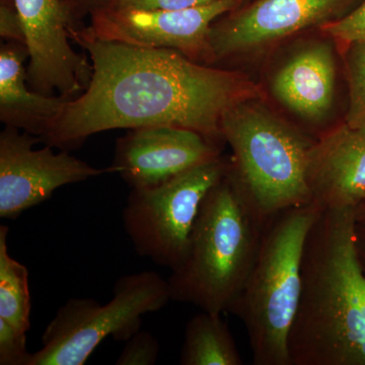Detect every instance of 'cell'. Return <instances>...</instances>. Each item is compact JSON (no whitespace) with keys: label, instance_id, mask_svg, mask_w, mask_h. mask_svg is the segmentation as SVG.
Returning a JSON list of instances; mask_svg holds the SVG:
<instances>
[{"label":"cell","instance_id":"obj_24","mask_svg":"<svg viewBox=\"0 0 365 365\" xmlns=\"http://www.w3.org/2000/svg\"><path fill=\"white\" fill-rule=\"evenodd\" d=\"M69 16L76 24L81 26V21L88 14H93L101 9H107L110 0H61Z\"/></svg>","mask_w":365,"mask_h":365},{"label":"cell","instance_id":"obj_21","mask_svg":"<svg viewBox=\"0 0 365 365\" xmlns=\"http://www.w3.org/2000/svg\"><path fill=\"white\" fill-rule=\"evenodd\" d=\"M26 333L0 319V365H26Z\"/></svg>","mask_w":365,"mask_h":365},{"label":"cell","instance_id":"obj_6","mask_svg":"<svg viewBox=\"0 0 365 365\" xmlns=\"http://www.w3.org/2000/svg\"><path fill=\"white\" fill-rule=\"evenodd\" d=\"M113 292L106 304L69 299L46 327L42 347L31 353L26 365H83L106 338L126 342L141 330L143 316L172 300L169 282L153 271L119 278Z\"/></svg>","mask_w":365,"mask_h":365},{"label":"cell","instance_id":"obj_2","mask_svg":"<svg viewBox=\"0 0 365 365\" xmlns=\"http://www.w3.org/2000/svg\"><path fill=\"white\" fill-rule=\"evenodd\" d=\"M355 208L322 211L307 235L290 365H365V273Z\"/></svg>","mask_w":365,"mask_h":365},{"label":"cell","instance_id":"obj_8","mask_svg":"<svg viewBox=\"0 0 365 365\" xmlns=\"http://www.w3.org/2000/svg\"><path fill=\"white\" fill-rule=\"evenodd\" d=\"M241 0H220L180 11L104 9L91 16L86 31L98 40L146 48L172 49L198 63H215L211 26L237 9Z\"/></svg>","mask_w":365,"mask_h":365},{"label":"cell","instance_id":"obj_18","mask_svg":"<svg viewBox=\"0 0 365 365\" xmlns=\"http://www.w3.org/2000/svg\"><path fill=\"white\" fill-rule=\"evenodd\" d=\"M349 108L345 123L365 128V42L349 46L347 55Z\"/></svg>","mask_w":365,"mask_h":365},{"label":"cell","instance_id":"obj_7","mask_svg":"<svg viewBox=\"0 0 365 365\" xmlns=\"http://www.w3.org/2000/svg\"><path fill=\"white\" fill-rule=\"evenodd\" d=\"M228 169L220 157L158 186L132 189L122 220L136 253L170 271L179 267L204 199Z\"/></svg>","mask_w":365,"mask_h":365},{"label":"cell","instance_id":"obj_20","mask_svg":"<svg viewBox=\"0 0 365 365\" xmlns=\"http://www.w3.org/2000/svg\"><path fill=\"white\" fill-rule=\"evenodd\" d=\"M322 30L347 46L365 42V1L342 18L322 26Z\"/></svg>","mask_w":365,"mask_h":365},{"label":"cell","instance_id":"obj_19","mask_svg":"<svg viewBox=\"0 0 365 365\" xmlns=\"http://www.w3.org/2000/svg\"><path fill=\"white\" fill-rule=\"evenodd\" d=\"M160 355V343L153 334L143 329L126 341L117 365H153Z\"/></svg>","mask_w":365,"mask_h":365},{"label":"cell","instance_id":"obj_11","mask_svg":"<svg viewBox=\"0 0 365 365\" xmlns=\"http://www.w3.org/2000/svg\"><path fill=\"white\" fill-rule=\"evenodd\" d=\"M356 0H255L211 26L215 63L258 51L309 26L342 18Z\"/></svg>","mask_w":365,"mask_h":365},{"label":"cell","instance_id":"obj_16","mask_svg":"<svg viewBox=\"0 0 365 365\" xmlns=\"http://www.w3.org/2000/svg\"><path fill=\"white\" fill-rule=\"evenodd\" d=\"M180 364L242 365L241 353L222 314L201 312L185 328Z\"/></svg>","mask_w":365,"mask_h":365},{"label":"cell","instance_id":"obj_22","mask_svg":"<svg viewBox=\"0 0 365 365\" xmlns=\"http://www.w3.org/2000/svg\"><path fill=\"white\" fill-rule=\"evenodd\" d=\"M220 0H110L107 9L137 11H180L207 6ZM242 1V0H241Z\"/></svg>","mask_w":365,"mask_h":365},{"label":"cell","instance_id":"obj_5","mask_svg":"<svg viewBox=\"0 0 365 365\" xmlns=\"http://www.w3.org/2000/svg\"><path fill=\"white\" fill-rule=\"evenodd\" d=\"M232 150L230 170L252 197L264 220L311 203L307 167L314 140L264 107L248 101L222 122Z\"/></svg>","mask_w":365,"mask_h":365},{"label":"cell","instance_id":"obj_25","mask_svg":"<svg viewBox=\"0 0 365 365\" xmlns=\"http://www.w3.org/2000/svg\"><path fill=\"white\" fill-rule=\"evenodd\" d=\"M356 245L360 263L365 273V227L356 225Z\"/></svg>","mask_w":365,"mask_h":365},{"label":"cell","instance_id":"obj_4","mask_svg":"<svg viewBox=\"0 0 365 365\" xmlns=\"http://www.w3.org/2000/svg\"><path fill=\"white\" fill-rule=\"evenodd\" d=\"M322 211L311 202L269 220L251 272L228 309L246 328L255 365H290L287 339L299 307L304 244Z\"/></svg>","mask_w":365,"mask_h":365},{"label":"cell","instance_id":"obj_15","mask_svg":"<svg viewBox=\"0 0 365 365\" xmlns=\"http://www.w3.org/2000/svg\"><path fill=\"white\" fill-rule=\"evenodd\" d=\"M28 48L6 42L0 47V120L34 136L47 133L66 103L59 96H46L31 90L26 83Z\"/></svg>","mask_w":365,"mask_h":365},{"label":"cell","instance_id":"obj_10","mask_svg":"<svg viewBox=\"0 0 365 365\" xmlns=\"http://www.w3.org/2000/svg\"><path fill=\"white\" fill-rule=\"evenodd\" d=\"M13 1L25 31L31 90L66 100L78 97L90 81L91 64L69 43V28L78 26L61 0Z\"/></svg>","mask_w":365,"mask_h":365},{"label":"cell","instance_id":"obj_13","mask_svg":"<svg viewBox=\"0 0 365 365\" xmlns=\"http://www.w3.org/2000/svg\"><path fill=\"white\" fill-rule=\"evenodd\" d=\"M307 185L322 210L355 208L365 199V128L343 123L324 132L309 153Z\"/></svg>","mask_w":365,"mask_h":365},{"label":"cell","instance_id":"obj_9","mask_svg":"<svg viewBox=\"0 0 365 365\" xmlns=\"http://www.w3.org/2000/svg\"><path fill=\"white\" fill-rule=\"evenodd\" d=\"M42 143L14 127L0 132V217L14 220L28 209L45 202L60 187L98 177V169L68 153H54L52 146L35 150Z\"/></svg>","mask_w":365,"mask_h":365},{"label":"cell","instance_id":"obj_23","mask_svg":"<svg viewBox=\"0 0 365 365\" xmlns=\"http://www.w3.org/2000/svg\"><path fill=\"white\" fill-rule=\"evenodd\" d=\"M0 36L6 42L26 44L23 23L14 4H0Z\"/></svg>","mask_w":365,"mask_h":365},{"label":"cell","instance_id":"obj_17","mask_svg":"<svg viewBox=\"0 0 365 365\" xmlns=\"http://www.w3.org/2000/svg\"><path fill=\"white\" fill-rule=\"evenodd\" d=\"M9 227H0V319L16 330L31 328V294L29 270L9 253Z\"/></svg>","mask_w":365,"mask_h":365},{"label":"cell","instance_id":"obj_14","mask_svg":"<svg viewBox=\"0 0 365 365\" xmlns=\"http://www.w3.org/2000/svg\"><path fill=\"white\" fill-rule=\"evenodd\" d=\"M336 64L332 47L314 43L294 53L276 72L272 93L302 119L319 123L332 109Z\"/></svg>","mask_w":365,"mask_h":365},{"label":"cell","instance_id":"obj_3","mask_svg":"<svg viewBox=\"0 0 365 365\" xmlns=\"http://www.w3.org/2000/svg\"><path fill=\"white\" fill-rule=\"evenodd\" d=\"M267 222L228 169L204 199L186 256L168 279L170 299L222 314L253 267Z\"/></svg>","mask_w":365,"mask_h":365},{"label":"cell","instance_id":"obj_1","mask_svg":"<svg viewBox=\"0 0 365 365\" xmlns=\"http://www.w3.org/2000/svg\"><path fill=\"white\" fill-rule=\"evenodd\" d=\"M69 36L88 53L91 76L41 138L52 148L73 150L100 132L158 125L218 143L225 115L262 97L241 72L198 63L175 50L98 40L83 26H71Z\"/></svg>","mask_w":365,"mask_h":365},{"label":"cell","instance_id":"obj_26","mask_svg":"<svg viewBox=\"0 0 365 365\" xmlns=\"http://www.w3.org/2000/svg\"><path fill=\"white\" fill-rule=\"evenodd\" d=\"M355 220L357 225L365 227V199L355 207Z\"/></svg>","mask_w":365,"mask_h":365},{"label":"cell","instance_id":"obj_12","mask_svg":"<svg viewBox=\"0 0 365 365\" xmlns=\"http://www.w3.org/2000/svg\"><path fill=\"white\" fill-rule=\"evenodd\" d=\"M220 157L218 143L198 132L163 125L140 127L118 139L109 170L131 189H145Z\"/></svg>","mask_w":365,"mask_h":365}]
</instances>
